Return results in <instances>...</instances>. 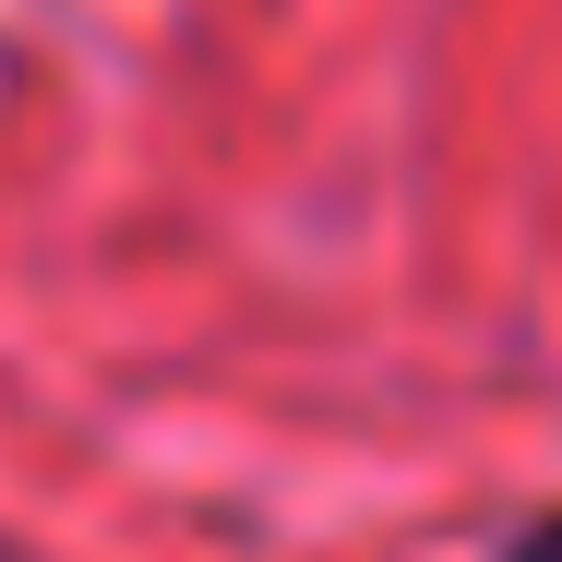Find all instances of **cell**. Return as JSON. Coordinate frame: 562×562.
Returning a JSON list of instances; mask_svg holds the SVG:
<instances>
[{
	"label": "cell",
	"instance_id": "obj_1",
	"mask_svg": "<svg viewBox=\"0 0 562 562\" xmlns=\"http://www.w3.org/2000/svg\"><path fill=\"white\" fill-rule=\"evenodd\" d=\"M503 562H562V515H539V527H527V539H515Z\"/></svg>",
	"mask_w": 562,
	"mask_h": 562
}]
</instances>
